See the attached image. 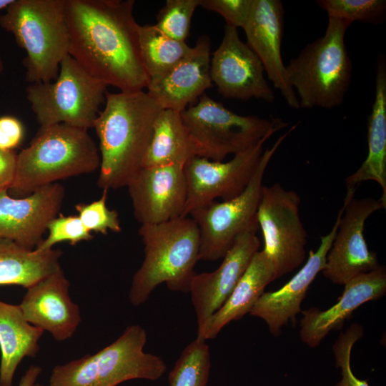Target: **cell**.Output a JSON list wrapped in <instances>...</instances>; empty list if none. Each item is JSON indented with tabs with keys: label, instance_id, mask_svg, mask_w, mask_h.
<instances>
[{
	"label": "cell",
	"instance_id": "6da1fadb",
	"mask_svg": "<svg viewBox=\"0 0 386 386\" xmlns=\"http://www.w3.org/2000/svg\"><path fill=\"white\" fill-rule=\"evenodd\" d=\"M134 0H65L69 54L89 74L120 91L147 88Z\"/></svg>",
	"mask_w": 386,
	"mask_h": 386
},
{
	"label": "cell",
	"instance_id": "7a4b0ae2",
	"mask_svg": "<svg viewBox=\"0 0 386 386\" xmlns=\"http://www.w3.org/2000/svg\"><path fill=\"white\" fill-rule=\"evenodd\" d=\"M94 127L99 142L103 189L127 187L143 167L154 121L162 109L146 91H107Z\"/></svg>",
	"mask_w": 386,
	"mask_h": 386
},
{
	"label": "cell",
	"instance_id": "3957f363",
	"mask_svg": "<svg viewBox=\"0 0 386 386\" xmlns=\"http://www.w3.org/2000/svg\"><path fill=\"white\" fill-rule=\"evenodd\" d=\"M139 234L144 245V259L132 279L131 304H144L162 283L172 291L189 292L199 260L200 235L196 222L187 216L143 224Z\"/></svg>",
	"mask_w": 386,
	"mask_h": 386
},
{
	"label": "cell",
	"instance_id": "277c9868",
	"mask_svg": "<svg viewBox=\"0 0 386 386\" xmlns=\"http://www.w3.org/2000/svg\"><path fill=\"white\" fill-rule=\"evenodd\" d=\"M100 166V155L87 130L66 124L40 127L17 156L14 179L8 189L16 198L68 177L89 174Z\"/></svg>",
	"mask_w": 386,
	"mask_h": 386
},
{
	"label": "cell",
	"instance_id": "5b68a950",
	"mask_svg": "<svg viewBox=\"0 0 386 386\" xmlns=\"http://www.w3.org/2000/svg\"><path fill=\"white\" fill-rule=\"evenodd\" d=\"M350 21L328 16L325 34L308 44L286 66L290 85L301 109H333L345 101L352 64L345 44Z\"/></svg>",
	"mask_w": 386,
	"mask_h": 386
},
{
	"label": "cell",
	"instance_id": "8992f818",
	"mask_svg": "<svg viewBox=\"0 0 386 386\" xmlns=\"http://www.w3.org/2000/svg\"><path fill=\"white\" fill-rule=\"evenodd\" d=\"M0 26L26 51L23 63L29 84L57 77L69 48L65 0H13L0 16Z\"/></svg>",
	"mask_w": 386,
	"mask_h": 386
},
{
	"label": "cell",
	"instance_id": "52a82bcc",
	"mask_svg": "<svg viewBox=\"0 0 386 386\" xmlns=\"http://www.w3.org/2000/svg\"><path fill=\"white\" fill-rule=\"evenodd\" d=\"M145 330L129 326L114 342L93 355L56 366L49 386H117L133 379L156 380L167 370L159 356L147 353Z\"/></svg>",
	"mask_w": 386,
	"mask_h": 386
},
{
	"label": "cell",
	"instance_id": "ba28073f",
	"mask_svg": "<svg viewBox=\"0 0 386 386\" xmlns=\"http://www.w3.org/2000/svg\"><path fill=\"white\" fill-rule=\"evenodd\" d=\"M107 86L68 54L53 81L29 84L26 93L40 127L66 124L87 130L94 127Z\"/></svg>",
	"mask_w": 386,
	"mask_h": 386
},
{
	"label": "cell",
	"instance_id": "9c48e42d",
	"mask_svg": "<svg viewBox=\"0 0 386 386\" xmlns=\"http://www.w3.org/2000/svg\"><path fill=\"white\" fill-rule=\"evenodd\" d=\"M180 114L199 157L215 162L242 152L289 125L279 118L237 114L206 94Z\"/></svg>",
	"mask_w": 386,
	"mask_h": 386
},
{
	"label": "cell",
	"instance_id": "30bf717a",
	"mask_svg": "<svg viewBox=\"0 0 386 386\" xmlns=\"http://www.w3.org/2000/svg\"><path fill=\"white\" fill-rule=\"evenodd\" d=\"M296 127L297 124L293 125L271 147L264 150L250 182L239 195L226 201L214 200L190 212L189 215L199 230V260L215 261L223 258L239 234L259 226L257 212L264 172L281 144Z\"/></svg>",
	"mask_w": 386,
	"mask_h": 386
},
{
	"label": "cell",
	"instance_id": "8fae6325",
	"mask_svg": "<svg viewBox=\"0 0 386 386\" xmlns=\"http://www.w3.org/2000/svg\"><path fill=\"white\" fill-rule=\"evenodd\" d=\"M300 197L280 184L262 186L257 220L264 239L262 250L277 279L301 267L306 259L307 233L300 214Z\"/></svg>",
	"mask_w": 386,
	"mask_h": 386
},
{
	"label": "cell",
	"instance_id": "7c38bea8",
	"mask_svg": "<svg viewBox=\"0 0 386 386\" xmlns=\"http://www.w3.org/2000/svg\"><path fill=\"white\" fill-rule=\"evenodd\" d=\"M355 192L347 188L343 212L322 271L326 278L339 285L380 266L377 254L367 247L364 229L368 217L386 206L380 199H356Z\"/></svg>",
	"mask_w": 386,
	"mask_h": 386
},
{
	"label": "cell",
	"instance_id": "4fadbf2b",
	"mask_svg": "<svg viewBox=\"0 0 386 386\" xmlns=\"http://www.w3.org/2000/svg\"><path fill=\"white\" fill-rule=\"evenodd\" d=\"M267 137L227 162H215L194 157L184 165L187 197L183 217L193 209L222 198L239 195L247 187L261 160Z\"/></svg>",
	"mask_w": 386,
	"mask_h": 386
},
{
	"label": "cell",
	"instance_id": "5bb4252c",
	"mask_svg": "<svg viewBox=\"0 0 386 386\" xmlns=\"http://www.w3.org/2000/svg\"><path fill=\"white\" fill-rule=\"evenodd\" d=\"M264 72L259 59L240 39L237 29L226 25L222 42L210 59V77L219 93L224 98H256L272 103L275 96Z\"/></svg>",
	"mask_w": 386,
	"mask_h": 386
},
{
	"label": "cell",
	"instance_id": "9a60e30c",
	"mask_svg": "<svg viewBox=\"0 0 386 386\" xmlns=\"http://www.w3.org/2000/svg\"><path fill=\"white\" fill-rule=\"evenodd\" d=\"M127 187L141 225L183 217L187 197L184 164L143 167Z\"/></svg>",
	"mask_w": 386,
	"mask_h": 386
},
{
	"label": "cell",
	"instance_id": "2e32d148",
	"mask_svg": "<svg viewBox=\"0 0 386 386\" xmlns=\"http://www.w3.org/2000/svg\"><path fill=\"white\" fill-rule=\"evenodd\" d=\"M65 195L59 183L42 187L20 198L0 189V238L34 249L49 223L58 214Z\"/></svg>",
	"mask_w": 386,
	"mask_h": 386
},
{
	"label": "cell",
	"instance_id": "e0dca14e",
	"mask_svg": "<svg viewBox=\"0 0 386 386\" xmlns=\"http://www.w3.org/2000/svg\"><path fill=\"white\" fill-rule=\"evenodd\" d=\"M258 229L254 226L239 234L216 270L194 276L189 292L198 328L225 302L259 251Z\"/></svg>",
	"mask_w": 386,
	"mask_h": 386
},
{
	"label": "cell",
	"instance_id": "ac0fdd59",
	"mask_svg": "<svg viewBox=\"0 0 386 386\" xmlns=\"http://www.w3.org/2000/svg\"><path fill=\"white\" fill-rule=\"evenodd\" d=\"M284 7L279 0H254L244 31L249 47L259 59L267 78L292 109H300L297 94L290 85L281 52Z\"/></svg>",
	"mask_w": 386,
	"mask_h": 386
},
{
	"label": "cell",
	"instance_id": "d6986e66",
	"mask_svg": "<svg viewBox=\"0 0 386 386\" xmlns=\"http://www.w3.org/2000/svg\"><path fill=\"white\" fill-rule=\"evenodd\" d=\"M343 207L339 210L330 232L320 238L317 250H310L300 269L279 290L264 292L249 313L264 320L270 332L278 335L282 328L301 312V304L312 282L322 272L335 239Z\"/></svg>",
	"mask_w": 386,
	"mask_h": 386
},
{
	"label": "cell",
	"instance_id": "ffe728a7",
	"mask_svg": "<svg viewBox=\"0 0 386 386\" xmlns=\"http://www.w3.org/2000/svg\"><path fill=\"white\" fill-rule=\"evenodd\" d=\"M212 86L210 40L203 35L174 66L150 78L147 92L162 109L182 112Z\"/></svg>",
	"mask_w": 386,
	"mask_h": 386
},
{
	"label": "cell",
	"instance_id": "44dd1931",
	"mask_svg": "<svg viewBox=\"0 0 386 386\" xmlns=\"http://www.w3.org/2000/svg\"><path fill=\"white\" fill-rule=\"evenodd\" d=\"M69 285L60 269L27 288L19 305L27 322L49 332L56 341L70 338L81 322L79 307L69 295Z\"/></svg>",
	"mask_w": 386,
	"mask_h": 386
},
{
	"label": "cell",
	"instance_id": "7402d4cb",
	"mask_svg": "<svg viewBox=\"0 0 386 386\" xmlns=\"http://www.w3.org/2000/svg\"><path fill=\"white\" fill-rule=\"evenodd\" d=\"M337 302L326 310L310 308L302 312L300 335L310 347L318 346L332 330L342 327L345 321L362 305L379 299L386 292V271L383 266L354 277L344 285Z\"/></svg>",
	"mask_w": 386,
	"mask_h": 386
},
{
	"label": "cell",
	"instance_id": "603a6c76",
	"mask_svg": "<svg viewBox=\"0 0 386 386\" xmlns=\"http://www.w3.org/2000/svg\"><path fill=\"white\" fill-rule=\"evenodd\" d=\"M368 152L361 166L345 179L347 188L357 189L362 182L374 181L382 189L386 206V59L380 54L376 64L375 91L367 121Z\"/></svg>",
	"mask_w": 386,
	"mask_h": 386
},
{
	"label": "cell",
	"instance_id": "cb8c5ba5",
	"mask_svg": "<svg viewBox=\"0 0 386 386\" xmlns=\"http://www.w3.org/2000/svg\"><path fill=\"white\" fill-rule=\"evenodd\" d=\"M275 279L272 264L259 250L225 302L197 328V336L205 340L214 339L227 325L249 314L267 284Z\"/></svg>",
	"mask_w": 386,
	"mask_h": 386
},
{
	"label": "cell",
	"instance_id": "d4e9b609",
	"mask_svg": "<svg viewBox=\"0 0 386 386\" xmlns=\"http://www.w3.org/2000/svg\"><path fill=\"white\" fill-rule=\"evenodd\" d=\"M44 331L30 324L19 305L0 300V386H12L18 365L25 357H34L39 350Z\"/></svg>",
	"mask_w": 386,
	"mask_h": 386
},
{
	"label": "cell",
	"instance_id": "484cf974",
	"mask_svg": "<svg viewBox=\"0 0 386 386\" xmlns=\"http://www.w3.org/2000/svg\"><path fill=\"white\" fill-rule=\"evenodd\" d=\"M60 249L37 252L0 238V285L29 288L61 269Z\"/></svg>",
	"mask_w": 386,
	"mask_h": 386
},
{
	"label": "cell",
	"instance_id": "4316f807",
	"mask_svg": "<svg viewBox=\"0 0 386 386\" xmlns=\"http://www.w3.org/2000/svg\"><path fill=\"white\" fill-rule=\"evenodd\" d=\"M199 157L180 112L162 109L153 126L151 142L143 162V167L184 164Z\"/></svg>",
	"mask_w": 386,
	"mask_h": 386
},
{
	"label": "cell",
	"instance_id": "83f0119b",
	"mask_svg": "<svg viewBox=\"0 0 386 386\" xmlns=\"http://www.w3.org/2000/svg\"><path fill=\"white\" fill-rule=\"evenodd\" d=\"M139 36L142 58L150 78L171 69L192 49L185 41L167 36L155 24L139 25Z\"/></svg>",
	"mask_w": 386,
	"mask_h": 386
},
{
	"label": "cell",
	"instance_id": "f1b7e54d",
	"mask_svg": "<svg viewBox=\"0 0 386 386\" xmlns=\"http://www.w3.org/2000/svg\"><path fill=\"white\" fill-rule=\"evenodd\" d=\"M211 368L207 340L197 336L182 352L169 372V386H206Z\"/></svg>",
	"mask_w": 386,
	"mask_h": 386
},
{
	"label": "cell",
	"instance_id": "f546056e",
	"mask_svg": "<svg viewBox=\"0 0 386 386\" xmlns=\"http://www.w3.org/2000/svg\"><path fill=\"white\" fill-rule=\"evenodd\" d=\"M316 4L328 16L342 19L353 23L379 25L385 21V0H318Z\"/></svg>",
	"mask_w": 386,
	"mask_h": 386
},
{
	"label": "cell",
	"instance_id": "4dcf8cb0",
	"mask_svg": "<svg viewBox=\"0 0 386 386\" xmlns=\"http://www.w3.org/2000/svg\"><path fill=\"white\" fill-rule=\"evenodd\" d=\"M200 0H167L157 16L155 26L167 36L185 41L191 20Z\"/></svg>",
	"mask_w": 386,
	"mask_h": 386
},
{
	"label": "cell",
	"instance_id": "1f68e13d",
	"mask_svg": "<svg viewBox=\"0 0 386 386\" xmlns=\"http://www.w3.org/2000/svg\"><path fill=\"white\" fill-rule=\"evenodd\" d=\"M100 199L92 202L80 203L75 206L78 217L87 230L107 234L108 231L122 230L119 214L107 206L108 189H103Z\"/></svg>",
	"mask_w": 386,
	"mask_h": 386
},
{
	"label": "cell",
	"instance_id": "d6a6232c",
	"mask_svg": "<svg viewBox=\"0 0 386 386\" xmlns=\"http://www.w3.org/2000/svg\"><path fill=\"white\" fill-rule=\"evenodd\" d=\"M49 235L34 249L44 252L53 249L56 244L64 241L74 245L81 241L93 238L78 216H63L54 218L48 224Z\"/></svg>",
	"mask_w": 386,
	"mask_h": 386
},
{
	"label": "cell",
	"instance_id": "836d02e7",
	"mask_svg": "<svg viewBox=\"0 0 386 386\" xmlns=\"http://www.w3.org/2000/svg\"><path fill=\"white\" fill-rule=\"evenodd\" d=\"M363 335L360 325L352 324L341 332L332 345L335 364L341 369L342 378L335 386H370L366 380L357 378L353 373L351 365V352L355 343Z\"/></svg>",
	"mask_w": 386,
	"mask_h": 386
},
{
	"label": "cell",
	"instance_id": "e575fe53",
	"mask_svg": "<svg viewBox=\"0 0 386 386\" xmlns=\"http://www.w3.org/2000/svg\"><path fill=\"white\" fill-rule=\"evenodd\" d=\"M254 0H200L199 6L221 15L227 26L243 29L251 14Z\"/></svg>",
	"mask_w": 386,
	"mask_h": 386
},
{
	"label": "cell",
	"instance_id": "d590c367",
	"mask_svg": "<svg viewBox=\"0 0 386 386\" xmlns=\"http://www.w3.org/2000/svg\"><path fill=\"white\" fill-rule=\"evenodd\" d=\"M23 136L24 127L19 119L10 116L0 117V149L13 150L21 144Z\"/></svg>",
	"mask_w": 386,
	"mask_h": 386
},
{
	"label": "cell",
	"instance_id": "8d00e7d4",
	"mask_svg": "<svg viewBox=\"0 0 386 386\" xmlns=\"http://www.w3.org/2000/svg\"><path fill=\"white\" fill-rule=\"evenodd\" d=\"M17 156L13 150L0 149V189L11 185L16 172Z\"/></svg>",
	"mask_w": 386,
	"mask_h": 386
},
{
	"label": "cell",
	"instance_id": "74e56055",
	"mask_svg": "<svg viewBox=\"0 0 386 386\" xmlns=\"http://www.w3.org/2000/svg\"><path fill=\"white\" fill-rule=\"evenodd\" d=\"M41 372V368L39 366L31 365L21 377L19 386H33Z\"/></svg>",
	"mask_w": 386,
	"mask_h": 386
},
{
	"label": "cell",
	"instance_id": "f35d334b",
	"mask_svg": "<svg viewBox=\"0 0 386 386\" xmlns=\"http://www.w3.org/2000/svg\"><path fill=\"white\" fill-rule=\"evenodd\" d=\"M13 1V0H0V11L5 9Z\"/></svg>",
	"mask_w": 386,
	"mask_h": 386
},
{
	"label": "cell",
	"instance_id": "ab89813d",
	"mask_svg": "<svg viewBox=\"0 0 386 386\" xmlns=\"http://www.w3.org/2000/svg\"><path fill=\"white\" fill-rule=\"evenodd\" d=\"M3 69H4V64H3V61L1 60V58L0 56V72L2 71Z\"/></svg>",
	"mask_w": 386,
	"mask_h": 386
},
{
	"label": "cell",
	"instance_id": "60d3db41",
	"mask_svg": "<svg viewBox=\"0 0 386 386\" xmlns=\"http://www.w3.org/2000/svg\"><path fill=\"white\" fill-rule=\"evenodd\" d=\"M33 386H44V385H41V384H39V383H34V384L33 385Z\"/></svg>",
	"mask_w": 386,
	"mask_h": 386
}]
</instances>
